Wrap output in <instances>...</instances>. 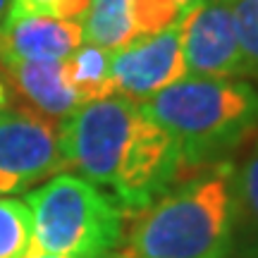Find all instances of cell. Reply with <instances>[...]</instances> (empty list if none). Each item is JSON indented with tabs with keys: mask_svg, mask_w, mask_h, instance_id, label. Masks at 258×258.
I'll return each mask as SVG.
<instances>
[{
	"mask_svg": "<svg viewBox=\"0 0 258 258\" xmlns=\"http://www.w3.org/2000/svg\"><path fill=\"white\" fill-rule=\"evenodd\" d=\"M67 170L110 189L124 211L160 199L182 170L179 146L141 105L120 96L84 103L57 127Z\"/></svg>",
	"mask_w": 258,
	"mask_h": 258,
	"instance_id": "1",
	"label": "cell"
},
{
	"mask_svg": "<svg viewBox=\"0 0 258 258\" xmlns=\"http://www.w3.org/2000/svg\"><path fill=\"white\" fill-rule=\"evenodd\" d=\"M237 225V170L218 163L139 211L115 256L230 258Z\"/></svg>",
	"mask_w": 258,
	"mask_h": 258,
	"instance_id": "2",
	"label": "cell"
},
{
	"mask_svg": "<svg viewBox=\"0 0 258 258\" xmlns=\"http://www.w3.org/2000/svg\"><path fill=\"white\" fill-rule=\"evenodd\" d=\"M179 146L182 165H203L258 127V89L241 79L186 77L139 103Z\"/></svg>",
	"mask_w": 258,
	"mask_h": 258,
	"instance_id": "3",
	"label": "cell"
},
{
	"mask_svg": "<svg viewBox=\"0 0 258 258\" xmlns=\"http://www.w3.org/2000/svg\"><path fill=\"white\" fill-rule=\"evenodd\" d=\"M24 203L34 222V253L101 258L122 244V211L79 175L50 177Z\"/></svg>",
	"mask_w": 258,
	"mask_h": 258,
	"instance_id": "4",
	"label": "cell"
},
{
	"mask_svg": "<svg viewBox=\"0 0 258 258\" xmlns=\"http://www.w3.org/2000/svg\"><path fill=\"white\" fill-rule=\"evenodd\" d=\"M179 41L189 77H246V57L237 31L234 0H196L179 17Z\"/></svg>",
	"mask_w": 258,
	"mask_h": 258,
	"instance_id": "5",
	"label": "cell"
},
{
	"mask_svg": "<svg viewBox=\"0 0 258 258\" xmlns=\"http://www.w3.org/2000/svg\"><path fill=\"white\" fill-rule=\"evenodd\" d=\"M62 170L55 124L12 105L0 108V196L27 191Z\"/></svg>",
	"mask_w": 258,
	"mask_h": 258,
	"instance_id": "6",
	"label": "cell"
},
{
	"mask_svg": "<svg viewBox=\"0 0 258 258\" xmlns=\"http://www.w3.org/2000/svg\"><path fill=\"white\" fill-rule=\"evenodd\" d=\"M186 77L179 22L156 36L134 41L132 46L112 53L115 96L127 101L144 103Z\"/></svg>",
	"mask_w": 258,
	"mask_h": 258,
	"instance_id": "7",
	"label": "cell"
},
{
	"mask_svg": "<svg viewBox=\"0 0 258 258\" xmlns=\"http://www.w3.org/2000/svg\"><path fill=\"white\" fill-rule=\"evenodd\" d=\"M8 101L15 98L19 110H27L41 120L60 127L82 101L64 77V60H36L0 67Z\"/></svg>",
	"mask_w": 258,
	"mask_h": 258,
	"instance_id": "8",
	"label": "cell"
},
{
	"mask_svg": "<svg viewBox=\"0 0 258 258\" xmlns=\"http://www.w3.org/2000/svg\"><path fill=\"white\" fill-rule=\"evenodd\" d=\"M84 43L82 24L46 15H8L0 24V67L67 60Z\"/></svg>",
	"mask_w": 258,
	"mask_h": 258,
	"instance_id": "9",
	"label": "cell"
},
{
	"mask_svg": "<svg viewBox=\"0 0 258 258\" xmlns=\"http://www.w3.org/2000/svg\"><path fill=\"white\" fill-rule=\"evenodd\" d=\"M64 77L74 89L77 98L82 101V105L115 96L112 53L103 50V48L82 43L64 60Z\"/></svg>",
	"mask_w": 258,
	"mask_h": 258,
	"instance_id": "10",
	"label": "cell"
},
{
	"mask_svg": "<svg viewBox=\"0 0 258 258\" xmlns=\"http://www.w3.org/2000/svg\"><path fill=\"white\" fill-rule=\"evenodd\" d=\"M84 43L117 53L137 41L129 17L127 0H93L86 19L82 22Z\"/></svg>",
	"mask_w": 258,
	"mask_h": 258,
	"instance_id": "11",
	"label": "cell"
},
{
	"mask_svg": "<svg viewBox=\"0 0 258 258\" xmlns=\"http://www.w3.org/2000/svg\"><path fill=\"white\" fill-rule=\"evenodd\" d=\"M34 256V222L24 201L0 199V258Z\"/></svg>",
	"mask_w": 258,
	"mask_h": 258,
	"instance_id": "12",
	"label": "cell"
},
{
	"mask_svg": "<svg viewBox=\"0 0 258 258\" xmlns=\"http://www.w3.org/2000/svg\"><path fill=\"white\" fill-rule=\"evenodd\" d=\"M127 8L137 41L170 29L186 12L177 0H127Z\"/></svg>",
	"mask_w": 258,
	"mask_h": 258,
	"instance_id": "13",
	"label": "cell"
},
{
	"mask_svg": "<svg viewBox=\"0 0 258 258\" xmlns=\"http://www.w3.org/2000/svg\"><path fill=\"white\" fill-rule=\"evenodd\" d=\"M234 17L246 57V77L258 79V0H234Z\"/></svg>",
	"mask_w": 258,
	"mask_h": 258,
	"instance_id": "14",
	"label": "cell"
},
{
	"mask_svg": "<svg viewBox=\"0 0 258 258\" xmlns=\"http://www.w3.org/2000/svg\"><path fill=\"white\" fill-rule=\"evenodd\" d=\"M237 199H239V220L249 222L258 232V144L237 172Z\"/></svg>",
	"mask_w": 258,
	"mask_h": 258,
	"instance_id": "15",
	"label": "cell"
},
{
	"mask_svg": "<svg viewBox=\"0 0 258 258\" xmlns=\"http://www.w3.org/2000/svg\"><path fill=\"white\" fill-rule=\"evenodd\" d=\"M50 0H10L8 15H46Z\"/></svg>",
	"mask_w": 258,
	"mask_h": 258,
	"instance_id": "16",
	"label": "cell"
},
{
	"mask_svg": "<svg viewBox=\"0 0 258 258\" xmlns=\"http://www.w3.org/2000/svg\"><path fill=\"white\" fill-rule=\"evenodd\" d=\"M8 12H10V0H0V24L5 22Z\"/></svg>",
	"mask_w": 258,
	"mask_h": 258,
	"instance_id": "17",
	"label": "cell"
},
{
	"mask_svg": "<svg viewBox=\"0 0 258 258\" xmlns=\"http://www.w3.org/2000/svg\"><path fill=\"white\" fill-rule=\"evenodd\" d=\"M3 105H8V96H5V84L0 79V108H3Z\"/></svg>",
	"mask_w": 258,
	"mask_h": 258,
	"instance_id": "18",
	"label": "cell"
},
{
	"mask_svg": "<svg viewBox=\"0 0 258 258\" xmlns=\"http://www.w3.org/2000/svg\"><path fill=\"white\" fill-rule=\"evenodd\" d=\"M29 258H60V256H43V253H34V256H29ZM101 258H117L115 253H108V256H101Z\"/></svg>",
	"mask_w": 258,
	"mask_h": 258,
	"instance_id": "19",
	"label": "cell"
},
{
	"mask_svg": "<svg viewBox=\"0 0 258 258\" xmlns=\"http://www.w3.org/2000/svg\"><path fill=\"white\" fill-rule=\"evenodd\" d=\"M177 3H179V5H182L184 10H189V8L194 5V3H196V0H177Z\"/></svg>",
	"mask_w": 258,
	"mask_h": 258,
	"instance_id": "20",
	"label": "cell"
},
{
	"mask_svg": "<svg viewBox=\"0 0 258 258\" xmlns=\"http://www.w3.org/2000/svg\"><path fill=\"white\" fill-rule=\"evenodd\" d=\"M251 258H258V241H256V246L251 249Z\"/></svg>",
	"mask_w": 258,
	"mask_h": 258,
	"instance_id": "21",
	"label": "cell"
}]
</instances>
